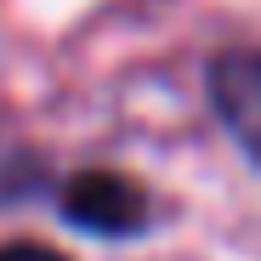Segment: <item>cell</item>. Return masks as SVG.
<instances>
[{"label":"cell","mask_w":261,"mask_h":261,"mask_svg":"<svg viewBox=\"0 0 261 261\" xmlns=\"http://www.w3.org/2000/svg\"><path fill=\"white\" fill-rule=\"evenodd\" d=\"M63 216L85 233H142L148 199L137 182L108 176V170H80L63 193Z\"/></svg>","instance_id":"cell-1"},{"label":"cell","mask_w":261,"mask_h":261,"mask_svg":"<svg viewBox=\"0 0 261 261\" xmlns=\"http://www.w3.org/2000/svg\"><path fill=\"white\" fill-rule=\"evenodd\" d=\"M210 97L233 137L261 159V46H239L210 63Z\"/></svg>","instance_id":"cell-2"},{"label":"cell","mask_w":261,"mask_h":261,"mask_svg":"<svg viewBox=\"0 0 261 261\" xmlns=\"http://www.w3.org/2000/svg\"><path fill=\"white\" fill-rule=\"evenodd\" d=\"M0 261H63V255L46 244H0Z\"/></svg>","instance_id":"cell-3"}]
</instances>
